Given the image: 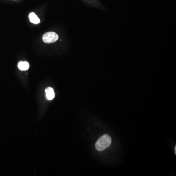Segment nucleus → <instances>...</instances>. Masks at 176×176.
Segmentation results:
<instances>
[{
    "label": "nucleus",
    "instance_id": "nucleus-1",
    "mask_svg": "<svg viewBox=\"0 0 176 176\" xmlns=\"http://www.w3.org/2000/svg\"><path fill=\"white\" fill-rule=\"evenodd\" d=\"M111 138L109 135H103L96 142L95 148L99 151H102L109 147L110 145L111 144Z\"/></svg>",
    "mask_w": 176,
    "mask_h": 176
},
{
    "label": "nucleus",
    "instance_id": "nucleus-2",
    "mask_svg": "<svg viewBox=\"0 0 176 176\" xmlns=\"http://www.w3.org/2000/svg\"><path fill=\"white\" fill-rule=\"evenodd\" d=\"M42 39L45 43L50 44L57 41L58 39V36L55 32H48L43 35Z\"/></svg>",
    "mask_w": 176,
    "mask_h": 176
},
{
    "label": "nucleus",
    "instance_id": "nucleus-3",
    "mask_svg": "<svg viewBox=\"0 0 176 176\" xmlns=\"http://www.w3.org/2000/svg\"><path fill=\"white\" fill-rule=\"evenodd\" d=\"M45 94L47 96V99L49 100H51L54 99L55 96V93L54 90L51 87H48L45 89Z\"/></svg>",
    "mask_w": 176,
    "mask_h": 176
},
{
    "label": "nucleus",
    "instance_id": "nucleus-4",
    "mask_svg": "<svg viewBox=\"0 0 176 176\" xmlns=\"http://www.w3.org/2000/svg\"><path fill=\"white\" fill-rule=\"evenodd\" d=\"M18 67L22 71H25L29 69V64L26 61H21L18 63Z\"/></svg>",
    "mask_w": 176,
    "mask_h": 176
},
{
    "label": "nucleus",
    "instance_id": "nucleus-5",
    "mask_svg": "<svg viewBox=\"0 0 176 176\" xmlns=\"http://www.w3.org/2000/svg\"><path fill=\"white\" fill-rule=\"evenodd\" d=\"M29 19L30 22L34 24H38L40 23V20L34 13H30L29 15Z\"/></svg>",
    "mask_w": 176,
    "mask_h": 176
},
{
    "label": "nucleus",
    "instance_id": "nucleus-6",
    "mask_svg": "<svg viewBox=\"0 0 176 176\" xmlns=\"http://www.w3.org/2000/svg\"><path fill=\"white\" fill-rule=\"evenodd\" d=\"M175 154H176V146L175 147Z\"/></svg>",
    "mask_w": 176,
    "mask_h": 176
}]
</instances>
